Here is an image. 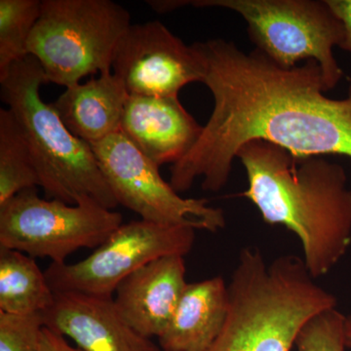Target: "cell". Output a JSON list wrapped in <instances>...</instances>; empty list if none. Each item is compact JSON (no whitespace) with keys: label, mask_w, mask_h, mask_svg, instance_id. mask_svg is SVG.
<instances>
[{"label":"cell","mask_w":351,"mask_h":351,"mask_svg":"<svg viewBox=\"0 0 351 351\" xmlns=\"http://www.w3.org/2000/svg\"><path fill=\"white\" fill-rule=\"evenodd\" d=\"M40 186L29 145L8 108H0V207L25 189Z\"/></svg>","instance_id":"e0dca14e"},{"label":"cell","mask_w":351,"mask_h":351,"mask_svg":"<svg viewBox=\"0 0 351 351\" xmlns=\"http://www.w3.org/2000/svg\"><path fill=\"white\" fill-rule=\"evenodd\" d=\"M131 15L112 0H43L27 55L38 60L45 83L66 88L112 71L117 44Z\"/></svg>","instance_id":"8992f818"},{"label":"cell","mask_w":351,"mask_h":351,"mask_svg":"<svg viewBox=\"0 0 351 351\" xmlns=\"http://www.w3.org/2000/svg\"><path fill=\"white\" fill-rule=\"evenodd\" d=\"M112 71L129 95L154 97L179 96L205 75L193 44L186 45L159 21L129 27L113 54Z\"/></svg>","instance_id":"30bf717a"},{"label":"cell","mask_w":351,"mask_h":351,"mask_svg":"<svg viewBox=\"0 0 351 351\" xmlns=\"http://www.w3.org/2000/svg\"><path fill=\"white\" fill-rule=\"evenodd\" d=\"M246 171L242 193L265 223L283 226L301 241L314 279L339 262L351 243V189L343 166L322 156H297L265 141L237 154Z\"/></svg>","instance_id":"7a4b0ae2"},{"label":"cell","mask_w":351,"mask_h":351,"mask_svg":"<svg viewBox=\"0 0 351 351\" xmlns=\"http://www.w3.org/2000/svg\"><path fill=\"white\" fill-rule=\"evenodd\" d=\"M326 2L345 29V38L339 48L351 53V0H326Z\"/></svg>","instance_id":"44dd1931"},{"label":"cell","mask_w":351,"mask_h":351,"mask_svg":"<svg viewBox=\"0 0 351 351\" xmlns=\"http://www.w3.org/2000/svg\"><path fill=\"white\" fill-rule=\"evenodd\" d=\"M122 223L119 212L94 201L69 205L29 189L0 207V247L61 265L80 249L98 248Z\"/></svg>","instance_id":"52a82bcc"},{"label":"cell","mask_w":351,"mask_h":351,"mask_svg":"<svg viewBox=\"0 0 351 351\" xmlns=\"http://www.w3.org/2000/svg\"><path fill=\"white\" fill-rule=\"evenodd\" d=\"M40 8V0H0V78L29 56L27 43Z\"/></svg>","instance_id":"ac0fdd59"},{"label":"cell","mask_w":351,"mask_h":351,"mask_svg":"<svg viewBox=\"0 0 351 351\" xmlns=\"http://www.w3.org/2000/svg\"><path fill=\"white\" fill-rule=\"evenodd\" d=\"M345 332L346 348H351V315L346 316Z\"/></svg>","instance_id":"603a6c76"},{"label":"cell","mask_w":351,"mask_h":351,"mask_svg":"<svg viewBox=\"0 0 351 351\" xmlns=\"http://www.w3.org/2000/svg\"><path fill=\"white\" fill-rule=\"evenodd\" d=\"M43 313L44 327L73 339L83 351H161L151 339L133 329L113 298L76 292L54 293Z\"/></svg>","instance_id":"8fae6325"},{"label":"cell","mask_w":351,"mask_h":351,"mask_svg":"<svg viewBox=\"0 0 351 351\" xmlns=\"http://www.w3.org/2000/svg\"><path fill=\"white\" fill-rule=\"evenodd\" d=\"M203 126L179 96L129 95L120 131L152 163L179 162L195 147Z\"/></svg>","instance_id":"7c38bea8"},{"label":"cell","mask_w":351,"mask_h":351,"mask_svg":"<svg viewBox=\"0 0 351 351\" xmlns=\"http://www.w3.org/2000/svg\"><path fill=\"white\" fill-rule=\"evenodd\" d=\"M91 147L119 205L142 219L210 232L225 228L223 210L209 206L205 198L182 197L163 179L160 167L138 151L121 131Z\"/></svg>","instance_id":"9c48e42d"},{"label":"cell","mask_w":351,"mask_h":351,"mask_svg":"<svg viewBox=\"0 0 351 351\" xmlns=\"http://www.w3.org/2000/svg\"><path fill=\"white\" fill-rule=\"evenodd\" d=\"M40 348L41 351H83L77 346L69 345L64 336L46 327L41 330Z\"/></svg>","instance_id":"7402d4cb"},{"label":"cell","mask_w":351,"mask_h":351,"mask_svg":"<svg viewBox=\"0 0 351 351\" xmlns=\"http://www.w3.org/2000/svg\"><path fill=\"white\" fill-rule=\"evenodd\" d=\"M54 299L45 272L39 269L34 258L0 247V311L43 314Z\"/></svg>","instance_id":"2e32d148"},{"label":"cell","mask_w":351,"mask_h":351,"mask_svg":"<svg viewBox=\"0 0 351 351\" xmlns=\"http://www.w3.org/2000/svg\"><path fill=\"white\" fill-rule=\"evenodd\" d=\"M228 306V287L223 277L189 283L158 338L159 348L162 351H206L225 326Z\"/></svg>","instance_id":"9a60e30c"},{"label":"cell","mask_w":351,"mask_h":351,"mask_svg":"<svg viewBox=\"0 0 351 351\" xmlns=\"http://www.w3.org/2000/svg\"><path fill=\"white\" fill-rule=\"evenodd\" d=\"M188 5L239 14L255 49L280 68L292 69L308 60L317 62L326 91L343 78L334 48L343 43L345 29L326 0H160L157 9L166 13Z\"/></svg>","instance_id":"5b68a950"},{"label":"cell","mask_w":351,"mask_h":351,"mask_svg":"<svg viewBox=\"0 0 351 351\" xmlns=\"http://www.w3.org/2000/svg\"><path fill=\"white\" fill-rule=\"evenodd\" d=\"M45 83L38 60L27 56L0 78L1 100L17 122L38 170L47 199L69 205L91 200L113 210L119 206L91 145L66 128L52 104L40 96Z\"/></svg>","instance_id":"277c9868"},{"label":"cell","mask_w":351,"mask_h":351,"mask_svg":"<svg viewBox=\"0 0 351 351\" xmlns=\"http://www.w3.org/2000/svg\"><path fill=\"white\" fill-rule=\"evenodd\" d=\"M43 314L0 311V351H41Z\"/></svg>","instance_id":"ffe728a7"},{"label":"cell","mask_w":351,"mask_h":351,"mask_svg":"<svg viewBox=\"0 0 351 351\" xmlns=\"http://www.w3.org/2000/svg\"><path fill=\"white\" fill-rule=\"evenodd\" d=\"M228 287V318L206 351H291L307 321L338 304L301 258L283 255L269 265L257 247L240 251Z\"/></svg>","instance_id":"3957f363"},{"label":"cell","mask_w":351,"mask_h":351,"mask_svg":"<svg viewBox=\"0 0 351 351\" xmlns=\"http://www.w3.org/2000/svg\"><path fill=\"white\" fill-rule=\"evenodd\" d=\"M182 256L152 261L119 284L113 298L117 309L138 334L158 339L189 284Z\"/></svg>","instance_id":"4fadbf2b"},{"label":"cell","mask_w":351,"mask_h":351,"mask_svg":"<svg viewBox=\"0 0 351 351\" xmlns=\"http://www.w3.org/2000/svg\"><path fill=\"white\" fill-rule=\"evenodd\" d=\"M128 92L112 71L68 87L52 104L75 137L94 145L120 131Z\"/></svg>","instance_id":"5bb4252c"},{"label":"cell","mask_w":351,"mask_h":351,"mask_svg":"<svg viewBox=\"0 0 351 351\" xmlns=\"http://www.w3.org/2000/svg\"><path fill=\"white\" fill-rule=\"evenodd\" d=\"M193 46L214 108L195 147L171 168L169 182L178 193L199 178L204 191L225 188L239 149L252 141L297 156L351 158V78L348 96L331 99L314 60L284 69L260 51L245 53L226 39Z\"/></svg>","instance_id":"6da1fadb"},{"label":"cell","mask_w":351,"mask_h":351,"mask_svg":"<svg viewBox=\"0 0 351 351\" xmlns=\"http://www.w3.org/2000/svg\"><path fill=\"white\" fill-rule=\"evenodd\" d=\"M346 316L336 308L316 314L302 328L297 351H346Z\"/></svg>","instance_id":"d6986e66"},{"label":"cell","mask_w":351,"mask_h":351,"mask_svg":"<svg viewBox=\"0 0 351 351\" xmlns=\"http://www.w3.org/2000/svg\"><path fill=\"white\" fill-rule=\"evenodd\" d=\"M195 241V228L189 226L132 221L122 223L87 258L51 263L44 272L53 293L113 298L119 284L138 269L167 256L184 257Z\"/></svg>","instance_id":"ba28073f"}]
</instances>
